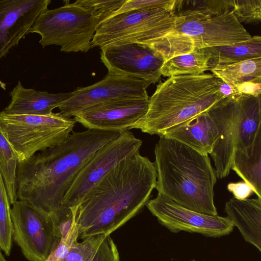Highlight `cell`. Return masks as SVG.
I'll use <instances>...</instances> for the list:
<instances>
[{"label": "cell", "mask_w": 261, "mask_h": 261, "mask_svg": "<svg viewBox=\"0 0 261 261\" xmlns=\"http://www.w3.org/2000/svg\"><path fill=\"white\" fill-rule=\"evenodd\" d=\"M217 135L216 127L206 112L169 129L162 136L208 155L212 151Z\"/></svg>", "instance_id": "ac0fdd59"}, {"label": "cell", "mask_w": 261, "mask_h": 261, "mask_svg": "<svg viewBox=\"0 0 261 261\" xmlns=\"http://www.w3.org/2000/svg\"><path fill=\"white\" fill-rule=\"evenodd\" d=\"M100 49V59L108 73L142 79L151 84L160 80L164 61L149 45L127 43Z\"/></svg>", "instance_id": "5bb4252c"}, {"label": "cell", "mask_w": 261, "mask_h": 261, "mask_svg": "<svg viewBox=\"0 0 261 261\" xmlns=\"http://www.w3.org/2000/svg\"><path fill=\"white\" fill-rule=\"evenodd\" d=\"M11 101L3 112L9 115H46L68 99L72 92L52 93L24 88L20 81L10 92Z\"/></svg>", "instance_id": "e0dca14e"}, {"label": "cell", "mask_w": 261, "mask_h": 261, "mask_svg": "<svg viewBox=\"0 0 261 261\" xmlns=\"http://www.w3.org/2000/svg\"><path fill=\"white\" fill-rule=\"evenodd\" d=\"M76 122L74 118L60 113L34 115L0 112V127L14 150L18 163L63 142Z\"/></svg>", "instance_id": "9c48e42d"}, {"label": "cell", "mask_w": 261, "mask_h": 261, "mask_svg": "<svg viewBox=\"0 0 261 261\" xmlns=\"http://www.w3.org/2000/svg\"><path fill=\"white\" fill-rule=\"evenodd\" d=\"M91 261H120L117 247L110 234L102 240Z\"/></svg>", "instance_id": "f546056e"}, {"label": "cell", "mask_w": 261, "mask_h": 261, "mask_svg": "<svg viewBox=\"0 0 261 261\" xmlns=\"http://www.w3.org/2000/svg\"><path fill=\"white\" fill-rule=\"evenodd\" d=\"M142 141L126 130L99 148L74 178L66 192L62 206H77L85 194L114 166L139 152Z\"/></svg>", "instance_id": "8fae6325"}, {"label": "cell", "mask_w": 261, "mask_h": 261, "mask_svg": "<svg viewBox=\"0 0 261 261\" xmlns=\"http://www.w3.org/2000/svg\"><path fill=\"white\" fill-rule=\"evenodd\" d=\"M251 37L229 10L208 19L182 20L149 46L164 62L202 49L241 42Z\"/></svg>", "instance_id": "52a82bcc"}, {"label": "cell", "mask_w": 261, "mask_h": 261, "mask_svg": "<svg viewBox=\"0 0 261 261\" xmlns=\"http://www.w3.org/2000/svg\"><path fill=\"white\" fill-rule=\"evenodd\" d=\"M231 11L241 23L257 24L261 21L260 0H230Z\"/></svg>", "instance_id": "83f0119b"}, {"label": "cell", "mask_w": 261, "mask_h": 261, "mask_svg": "<svg viewBox=\"0 0 261 261\" xmlns=\"http://www.w3.org/2000/svg\"><path fill=\"white\" fill-rule=\"evenodd\" d=\"M154 152L158 194L187 208L218 215L214 199L217 178L208 155L163 136Z\"/></svg>", "instance_id": "3957f363"}, {"label": "cell", "mask_w": 261, "mask_h": 261, "mask_svg": "<svg viewBox=\"0 0 261 261\" xmlns=\"http://www.w3.org/2000/svg\"><path fill=\"white\" fill-rule=\"evenodd\" d=\"M50 0H0V60L29 32Z\"/></svg>", "instance_id": "2e32d148"}, {"label": "cell", "mask_w": 261, "mask_h": 261, "mask_svg": "<svg viewBox=\"0 0 261 261\" xmlns=\"http://www.w3.org/2000/svg\"><path fill=\"white\" fill-rule=\"evenodd\" d=\"M183 17L165 8L144 9L107 18L98 25L92 48L140 43L150 45L170 32Z\"/></svg>", "instance_id": "ba28073f"}, {"label": "cell", "mask_w": 261, "mask_h": 261, "mask_svg": "<svg viewBox=\"0 0 261 261\" xmlns=\"http://www.w3.org/2000/svg\"><path fill=\"white\" fill-rule=\"evenodd\" d=\"M191 261H195V260H191Z\"/></svg>", "instance_id": "e575fe53"}, {"label": "cell", "mask_w": 261, "mask_h": 261, "mask_svg": "<svg viewBox=\"0 0 261 261\" xmlns=\"http://www.w3.org/2000/svg\"><path fill=\"white\" fill-rule=\"evenodd\" d=\"M230 9V0H175L171 12L188 21L208 19Z\"/></svg>", "instance_id": "603a6c76"}, {"label": "cell", "mask_w": 261, "mask_h": 261, "mask_svg": "<svg viewBox=\"0 0 261 261\" xmlns=\"http://www.w3.org/2000/svg\"><path fill=\"white\" fill-rule=\"evenodd\" d=\"M227 190L239 200L248 199L254 192L251 186L245 181L230 182L227 186Z\"/></svg>", "instance_id": "4dcf8cb0"}, {"label": "cell", "mask_w": 261, "mask_h": 261, "mask_svg": "<svg viewBox=\"0 0 261 261\" xmlns=\"http://www.w3.org/2000/svg\"><path fill=\"white\" fill-rule=\"evenodd\" d=\"M210 70L215 77L234 87L246 82H261V57L218 65Z\"/></svg>", "instance_id": "cb8c5ba5"}, {"label": "cell", "mask_w": 261, "mask_h": 261, "mask_svg": "<svg viewBox=\"0 0 261 261\" xmlns=\"http://www.w3.org/2000/svg\"><path fill=\"white\" fill-rule=\"evenodd\" d=\"M234 87L237 89L238 95L246 94L256 97L260 96L261 82H246Z\"/></svg>", "instance_id": "1f68e13d"}, {"label": "cell", "mask_w": 261, "mask_h": 261, "mask_svg": "<svg viewBox=\"0 0 261 261\" xmlns=\"http://www.w3.org/2000/svg\"><path fill=\"white\" fill-rule=\"evenodd\" d=\"M216 81L218 85L219 92L224 98L238 95L234 87L225 83L218 77H216Z\"/></svg>", "instance_id": "d6a6232c"}, {"label": "cell", "mask_w": 261, "mask_h": 261, "mask_svg": "<svg viewBox=\"0 0 261 261\" xmlns=\"http://www.w3.org/2000/svg\"><path fill=\"white\" fill-rule=\"evenodd\" d=\"M17 155L0 127V174L11 205L17 200Z\"/></svg>", "instance_id": "484cf974"}, {"label": "cell", "mask_w": 261, "mask_h": 261, "mask_svg": "<svg viewBox=\"0 0 261 261\" xmlns=\"http://www.w3.org/2000/svg\"><path fill=\"white\" fill-rule=\"evenodd\" d=\"M0 261H7L4 257L2 251L0 250Z\"/></svg>", "instance_id": "836d02e7"}, {"label": "cell", "mask_w": 261, "mask_h": 261, "mask_svg": "<svg viewBox=\"0 0 261 261\" xmlns=\"http://www.w3.org/2000/svg\"><path fill=\"white\" fill-rule=\"evenodd\" d=\"M11 204L0 174V250L9 256L13 243Z\"/></svg>", "instance_id": "4316f807"}, {"label": "cell", "mask_w": 261, "mask_h": 261, "mask_svg": "<svg viewBox=\"0 0 261 261\" xmlns=\"http://www.w3.org/2000/svg\"><path fill=\"white\" fill-rule=\"evenodd\" d=\"M175 1V0H125L124 3L110 17L121 13L144 9L165 8L172 11Z\"/></svg>", "instance_id": "f1b7e54d"}, {"label": "cell", "mask_w": 261, "mask_h": 261, "mask_svg": "<svg viewBox=\"0 0 261 261\" xmlns=\"http://www.w3.org/2000/svg\"><path fill=\"white\" fill-rule=\"evenodd\" d=\"M107 236L98 234L79 242L78 227L73 220L68 231L62 235L58 245L44 261H91Z\"/></svg>", "instance_id": "ffe728a7"}, {"label": "cell", "mask_w": 261, "mask_h": 261, "mask_svg": "<svg viewBox=\"0 0 261 261\" xmlns=\"http://www.w3.org/2000/svg\"><path fill=\"white\" fill-rule=\"evenodd\" d=\"M151 84L144 80L108 73L92 85L77 87L70 96L59 106L60 113L74 117L93 105L116 99L149 97L147 89Z\"/></svg>", "instance_id": "4fadbf2b"}, {"label": "cell", "mask_w": 261, "mask_h": 261, "mask_svg": "<svg viewBox=\"0 0 261 261\" xmlns=\"http://www.w3.org/2000/svg\"><path fill=\"white\" fill-rule=\"evenodd\" d=\"M149 97L116 99L89 107L74 119L87 129L121 132L129 130L146 113Z\"/></svg>", "instance_id": "9a60e30c"}, {"label": "cell", "mask_w": 261, "mask_h": 261, "mask_svg": "<svg viewBox=\"0 0 261 261\" xmlns=\"http://www.w3.org/2000/svg\"><path fill=\"white\" fill-rule=\"evenodd\" d=\"M231 170L252 188L261 198V130L249 146L236 150Z\"/></svg>", "instance_id": "44dd1931"}, {"label": "cell", "mask_w": 261, "mask_h": 261, "mask_svg": "<svg viewBox=\"0 0 261 261\" xmlns=\"http://www.w3.org/2000/svg\"><path fill=\"white\" fill-rule=\"evenodd\" d=\"M13 240L29 261H44L62 239L51 215L32 204L17 200L11 205Z\"/></svg>", "instance_id": "30bf717a"}, {"label": "cell", "mask_w": 261, "mask_h": 261, "mask_svg": "<svg viewBox=\"0 0 261 261\" xmlns=\"http://www.w3.org/2000/svg\"><path fill=\"white\" fill-rule=\"evenodd\" d=\"M206 112L217 131L210 155L217 178L222 179L230 172L235 151L250 145L261 130V97L225 98Z\"/></svg>", "instance_id": "8992f818"}, {"label": "cell", "mask_w": 261, "mask_h": 261, "mask_svg": "<svg viewBox=\"0 0 261 261\" xmlns=\"http://www.w3.org/2000/svg\"><path fill=\"white\" fill-rule=\"evenodd\" d=\"M210 54V70L221 65L240 62L261 57V37L255 35L246 41L205 48Z\"/></svg>", "instance_id": "7402d4cb"}, {"label": "cell", "mask_w": 261, "mask_h": 261, "mask_svg": "<svg viewBox=\"0 0 261 261\" xmlns=\"http://www.w3.org/2000/svg\"><path fill=\"white\" fill-rule=\"evenodd\" d=\"M224 98L212 74L169 77L156 86L145 115L131 126L150 135L169 129L207 112Z\"/></svg>", "instance_id": "277c9868"}, {"label": "cell", "mask_w": 261, "mask_h": 261, "mask_svg": "<svg viewBox=\"0 0 261 261\" xmlns=\"http://www.w3.org/2000/svg\"><path fill=\"white\" fill-rule=\"evenodd\" d=\"M156 186L154 162L139 152L114 166L79 202L78 239L110 234L138 214Z\"/></svg>", "instance_id": "6da1fadb"}, {"label": "cell", "mask_w": 261, "mask_h": 261, "mask_svg": "<svg viewBox=\"0 0 261 261\" xmlns=\"http://www.w3.org/2000/svg\"><path fill=\"white\" fill-rule=\"evenodd\" d=\"M224 212L245 241L261 252V198L233 197L226 202Z\"/></svg>", "instance_id": "d6986e66"}, {"label": "cell", "mask_w": 261, "mask_h": 261, "mask_svg": "<svg viewBox=\"0 0 261 261\" xmlns=\"http://www.w3.org/2000/svg\"><path fill=\"white\" fill-rule=\"evenodd\" d=\"M121 132L87 129L18 163L17 200L56 216L74 178L95 153Z\"/></svg>", "instance_id": "7a4b0ae2"}, {"label": "cell", "mask_w": 261, "mask_h": 261, "mask_svg": "<svg viewBox=\"0 0 261 261\" xmlns=\"http://www.w3.org/2000/svg\"><path fill=\"white\" fill-rule=\"evenodd\" d=\"M210 54L205 48L176 56L164 62L161 73L169 77L203 74L210 70Z\"/></svg>", "instance_id": "d4e9b609"}, {"label": "cell", "mask_w": 261, "mask_h": 261, "mask_svg": "<svg viewBox=\"0 0 261 261\" xmlns=\"http://www.w3.org/2000/svg\"><path fill=\"white\" fill-rule=\"evenodd\" d=\"M63 6L47 9L38 17L29 33L40 36L43 47L55 45L65 53L87 52L99 24L112 12L106 0L65 1Z\"/></svg>", "instance_id": "5b68a950"}, {"label": "cell", "mask_w": 261, "mask_h": 261, "mask_svg": "<svg viewBox=\"0 0 261 261\" xmlns=\"http://www.w3.org/2000/svg\"><path fill=\"white\" fill-rule=\"evenodd\" d=\"M146 206L158 222L173 233L183 231L216 238L229 234L234 227L227 217L201 213L159 194Z\"/></svg>", "instance_id": "7c38bea8"}]
</instances>
